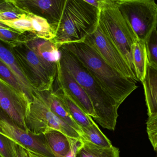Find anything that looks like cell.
Listing matches in <instances>:
<instances>
[{
    "label": "cell",
    "mask_w": 157,
    "mask_h": 157,
    "mask_svg": "<svg viewBox=\"0 0 157 157\" xmlns=\"http://www.w3.org/2000/svg\"><path fill=\"white\" fill-rule=\"evenodd\" d=\"M0 23L20 33L29 32L35 35L32 22L27 13H24L19 18L13 20H1Z\"/></svg>",
    "instance_id": "24"
},
{
    "label": "cell",
    "mask_w": 157,
    "mask_h": 157,
    "mask_svg": "<svg viewBox=\"0 0 157 157\" xmlns=\"http://www.w3.org/2000/svg\"><path fill=\"white\" fill-rule=\"evenodd\" d=\"M59 49L60 62L81 86L91 101L96 114L95 120L104 129L114 130L119 106L105 93L73 53L63 47Z\"/></svg>",
    "instance_id": "2"
},
{
    "label": "cell",
    "mask_w": 157,
    "mask_h": 157,
    "mask_svg": "<svg viewBox=\"0 0 157 157\" xmlns=\"http://www.w3.org/2000/svg\"><path fill=\"white\" fill-rule=\"evenodd\" d=\"M29 157H38L36 155H34V154H32L31 152H29V151H27Z\"/></svg>",
    "instance_id": "34"
},
{
    "label": "cell",
    "mask_w": 157,
    "mask_h": 157,
    "mask_svg": "<svg viewBox=\"0 0 157 157\" xmlns=\"http://www.w3.org/2000/svg\"><path fill=\"white\" fill-rule=\"evenodd\" d=\"M86 2L92 6L98 8L99 7L100 0H85Z\"/></svg>",
    "instance_id": "32"
},
{
    "label": "cell",
    "mask_w": 157,
    "mask_h": 157,
    "mask_svg": "<svg viewBox=\"0 0 157 157\" xmlns=\"http://www.w3.org/2000/svg\"><path fill=\"white\" fill-rule=\"evenodd\" d=\"M53 88H55L53 89V92L79 128L88 127L95 123L91 117L87 115L64 90L55 86Z\"/></svg>",
    "instance_id": "17"
},
{
    "label": "cell",
    "mask_w": 157,
    "mask_h": 157,
    "mask_svg": "<svg viewBox=\"0 0 157 157\" xmlns=\"http://www.w3.org/2000/svg\"><path fill=\"white\" fill-rule=\"evenodd\" d=\"M83 42L91 47L107 64L121 75L136 82L139 81L121 53L100 26L98 22L95 29Z\"/></svg>",
    "instance_id": "8"
},
{
    "label": "cell",
    "mask_w": 157,
    "mask_h": 157,
    "mask_svg": "<svg viewBox=\"0 0 157 157\" xmlns=\"http://www.w3.org/2000/svg\"><path fill=\"white\" fill-rule=\"evenodd\" d=\"M43 135L54 157H66L71 149L70 138L60 131L53 129H49Z\"/></svg>",
    "instance_id": "18"
},
{
    "label": "cell",
    "mask_w": 157,
    "mask_h": 157,
    "mask_svg": "<svg viewBox=\"0 0 157 157\" xmlns=\"http://www.w3.org/2000/svg\"><path fill=\"white\" fill-rule=\"evenodd\" d=\"M6 140L11 157H25V149L9 138H6Z\"/></svg>",
    "instance_id": "29"
},
{
    "label": "cell",
    "mask_w": 157,
    "mask_h": 157,
    "mask_svg": "<svg viewBox=\"0 0 157 157\" xmlns=\"http://www.w3.org/2000/svg\"><path fill=\"white\" fill-rule=\"evenodd\" d=\"M24 14L16 7L12 0L0 1V21L17 19Z\"/></svg>",
    "instance_id": "26"
},
{
    "label": "cell",
    "mask_w": 157,
    "mask_h": 157,
    "mask_svg": "<svg viewBox=\"0 0 157 157\" xmlns=\"http://www.w3.org/2000/svg\"><path fill=\"white\" fill-rule=\"evenodd\" d=\"M134 68L138 81L142 82L145 74L147 64L145 45L144 41H137L132 49Z\"/></svg>",
    "instance_id": "20"
},
{
    "label": "cell",
    "mask_w": 157,
    "mask_h": 157,
    "mask_svg": "<svg viewBox=\"0 0 157 157\" xmlns=\"http://www.w3.org/2000/svg\"><path fill=\"white\" fill-rule=\"evenodd\" d=\"M148 117L157 113V69L147 63L142 81Z\"/></svg>",
    "instance_id": "16"
},
{
    "label": "cell",
    "mask_w": 157,
    "mask_h": 157,
    "mask_svg": "<svg viewBox=\"0 0 157 157\" xmlns=\"http://www.w3.org/2000/svg\"><path fill=\"white\" fill-rule=\"evenodd\" d=\"M31 33H21L12 29H0V41L10 46L14 47L25 42Z\"/></svg>",
    "instance_id": "23"
},
{
    "label": "cell",
    "mask_w": 157,
    "mask_h": 157,
    "mask_svg": "<svg viewBox=\"0 0 157 157\" xmlns=\"http://www.w3.org/2000/svg\"><path fill=\"white\" fill-rule=\"evenodd\" d=\"M11 48L23 73L34 89L39 91L52 90L57 66L43 61L25 42Z\"/></svg>",
    "instance_id": "5"
},
{
    "label": "cell",
    "mask_w": 157,
    "mask_h": 157,
    "mask_svg": "<svg viewBox=\"0 0 157 157\" xmlns=\"http://www.w3.org/2000/svg\"><path fill=\"white\" fill-rule=\"evenodd\" d=\"M25 43L43 61L49 64L57 66L60 60L61 53L53 41L40 38L31 35Z\"/></svg>",
    "instance_id": "13"
},
{
    "label": "cell",
    "mask_w": 157,
    "mask_h": 157,
    "mask_svg": "<svg viewBox=\"0 0 157 157\" xmlns=\"http://www.w3.org/2000/svg\"><path fill=\"white\" fill-rule=\"evenodd\" d=\"M26 13L28 14L31 19L36 37L53 41L55 37V31L48 20L31 13Z\"/></svg>",
    "instance_id": "22"
},
{
    "label": "cell",
    "mask_w": 157,
    "mask_h": 157,
    "mask_svg": "<svg viewBox=\"0 0 157 157\" xmlns=\"http://www.w3.org/2000/svg\"><path fill=\"white\" fill-rule=\"evenodd\" d=\"M76 157H120V150L113 146L109 148L100 147L81 138Z\"/></svg>",
    "instance_id": "19"
},
{
    "label": "cell",
    "mask_w": 157,
    "mask_h": 157,
    "mask_svg": "<svg viewBox=\"0 0 157 157\" xmlns=\"http://www.w3.org/2000/svg\"><path fill=\"white\" fill-rule=\"evenodd\" d=\"M0 157H11L5 136L0 134Z\"/></svg>",
    "instance_id": "30"
},
{
    "label": "cell",
    "mask_w": 157,
    "mask_h": 157,
    "mask_svg": "<svg viewBox=\"0 0 157 157\" xmlns=\"http://www.w3.org/2000/svg\"><path fill=\"white\" fill-rule=\"evenodd\" d=\"M17 9L23 13H29L48 20L54 31L59 25L66 0H12Z\"/></svg>",
    "instance_id": "11"
},
{
    "label": "cell",
    "mask_w": 157,
    "mask_h": 157,
    "mask_svg": "<svg viewBox=\"0 0 157 157\" xmlns=\"http://www.w3.org/2000/svg\"><path fill=\"white\" fill-rule=\"evenodd\" d=\"M98 10L99 25L136 75L133 64L132 49L138 40L122 15L116 0H100Z\"/></svg>",
    "instance_id": "4"
},
{
    "label": "cell",
    "mask_w": 157,
    "mask_h": 157,
    "mask_svg": "<svg viewBox=\"0 0 157 157\" xmlns=\"http://www.w3.org/2000/svg\"><path fill=\"white\" fill-rule=\"evenodd\" d=\"M0 77L20 93L26 94L24 88L10 68L0 60ZM28 97V96H27Z\"/></svg>",
    "instance_id": "27"
},
{
    "label": "cell",
    "mask_w": 157,
    "mask_h": 157,
    "mask_svg": "<svg viewBox=\"0 0 157 157\" xmlns=\"http://www.w3.org/2000/svg\"><path fill=\"white\" fill-rule=\"evenodd\" d=\"M0 60L13 72L24 88L28 97L32 101L35 89L23 73L11 47L1 41Z\"/></svg>",
    "instance_id": "14"
},
{
    "label": "cell",
    "mask_w": 157,
    "mask_h": 157,
    "mask_svg": "<svg viewBox=\"0 0 157 157\" xmlns=\"http://www.w3.org/2000/svg\"><path fill=\"white\" fill-rule=\"evenodd\" d=\"M0 134L38 157H55L43 134L26 131L12 122L0 110Z\"/></svg>",
    "instance_id": "9"
},
{
    "label": "cell",
    "mask_w": 157,
    "mask_h": 157,
    "mask_svg": "<svg viewBox=\"0 0 157 157\" xmlns=\"http://www.w3.org/2000/svg\"><path fill=\"white\" fill-rule=\"evenodd\" d=\"M146 129L148 139L154 151L157 154V113L148 117Z\"/></svg>",
    "instance_id": "28"
},
{
    "label": "cell",
    "mask_w": 157,
    "mask_h": 157,
    "mask_svg": "<svg viewBox=\"0 0 157 157\" xmlns=\"http://www.w3.org/2000/svg\"><path fill=\"white\" fill-rule=\"evenodd\" d=\"M98 8L85 0H66L53 41L60 49L64 44L83 42L96 28Z\"/></svg>",
    "instance_id": "3"
},
{
    "label": "cell",
    "mask_w": 157,
    "mask_h": 157,
    "mask_svg": "<svg viewBox=\"0 0 157 157\" xmlns=\"http://www.w3.org/2000/svg\"><path fill=\"white\" fill-rule=\"evenodd\" d=\"M147 63L157 69V30L154 29L144 42Z\"/></svg>",
    "instance_id": "25"
},
{
    "label": "cell",
    "mask_w": 157,
    "mask_h": 157,
    "mask_svg": "<svg viewBox=\"0 0 157 157\" xmlns=\"http://www.w3.org/2000/svg\"><path fill=\"white\" fill-rule=\"evenodd\" d=\"M71 143V149L68 155L65 157H76V152L81 142V138L74 139L69 138Z\"/></svg>",
    "instance_id": "31"
},
{
    "label": "cell",
    "mask_w": 157,
    "mask_h": 157,
    "mask_svg": "<svg viewBox=\"0 0 157 157\" xmlns=\"http://www.w3.org/2000/svg\"><path fill=\"white\" fill-rule=\"evenodd\" d=\"M8 28H9L8 27L6 26L5 25H3V24H2V23H0V29Z\"/></svg>",
    "instance_id": "33"
},
{
    "label": "cell",
    "mask_w": 157,
    "mask_h": 157,
    "mask_svg": "<svg viewBox=\"0 0 157 157\" xmlns=\"http://www.w3.org/2000/svg\"><path fill=\"white\" fill-rule=\"evenodd\" d=\"M54 84L64 90L87 115L96 119L93 106L86 93L60 61L57 64Z\"/></svg>",
    "instance_id": "12"
},
{
    "label": "cell",
    "mask_w": 157,
    "mask_h": 157,
    "mask_svg": "<svg viewBox=\"0 0 157 157\" xmlns=\"http://www.w3.org/2000/svg\"><path fill=\"white\" fill-rule=\"evenodd\" d=\"M31 100L0 77V110L18 127L28 131L25 118Z\"/></svg>",
    "instance_id": "10"
},
{
    "label": "cell",
    "mask_w": 157,
    "mask_h": 157,
    "mask_svg": "<svg viewBox=\"0 0 157 157\" xmlns=\"http://www.w3.org/2000/svg\"><path fill=\"white\" fill-rule=\"evenodd\" d=\"M82 132L81 138L93 144L104 148L112 146L111 142L100 130L95 123L87 127H80Z\"/></svg>",
    "instance_id": "21"
},
{
    "label": "cell",
    "mask_w": 157,
    "mask_h": 157,
    "mask_svg": "<svg viewBox=\"0 0 157 157\" xmlns=\"http://www.w3.org/2000/svg\"><path fill=\"white\" fill-rule=\"evenodd\" d=\"M61 47L71 53L83 64L100 86L119 107L138 88L136 81L126 78L113 70L85 42L67 43Z\"/></svg>",
    "instance_id": "1"
},
{
    "label": "cell",
    "mask_w": 157,
    "mask_h": 157,
    "mask_svg": "<svg viewBox=\"0 0 157 157\" xmlns=\"http://www.w3.org/2000/svg\"><path fill=\"white\" fill-rule=\"evenodd\" d=\"M122 15L137 40L145 42L157 29V4L154 0H116Z\"/></svg>",
    "instance_id": "6"
},
{
    "label": "cell",
    "mask_w": 157,
    "mask_h": 157,
    "mask_svg": "<svg viewBox=\"0 0 157 157\" xmlns=\"http://www.w3.org/2000/svg\"><path fill=\"white\" fill-rule=\"evenodd\" d=\"M25 124L28 131L34 134H43L49 129H53L60 131L71 139L81 138L75 129L50 110L35 91L26 116Z\"/></svg>",
    "instance_id": "7"
},
{
    "label": "cell",
    "mask_w": 157,
    "mask_h": 157,
    "mask_svg": "<svg viewBox=\"0 0 157 157\" xmlns=\"http://www.w3.org/2000/svg\"><path fill=\"white\" fill-rule=\"evenodd\" d=\"M35 92L52 112L61 120L75 129L81 137L82 132L80 128L73 120L62 102L53 92V89L51 91H45L35 90Z\"/></svg>",
    "instance_id": "15"
}]
</instances>
